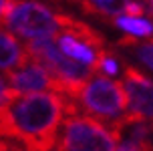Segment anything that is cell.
<instances>
[{
	"label": "cell",
	"instance_id": "obj_15",
	"mask_svg": "<svg viewBox=\"0 0 153 151\" xmlns=\"http://www.w3.org/2000/svg\"><path fill=\"white\" fill-rule=\"evenodd\" d=\"M0 151H28L24 145L16 143V141H10V139H2L0 137Z\"/></svg>",
	"mask_w": 153,
	"mask_h": 151
},
{
	"label": "cell",
	"instance_id": "obj_16",
	"mask_svg": "<svg viewBox=\"0 0 153 151\" xmlns=\"http://www.w3.org/2000/svg\"><path fill=\"white\" fill-rule=\"evenodd\" d=\"M117 151H143V145L137 143V141H131V139H125L119 143Z\"/></svg>",
	"mask_w": 153,
	"mask_h": 151
},
{
	"label": "cell",
	"instance_id": "obj_7",
	"mask_svg": "<svg viewBox=\"0 0 153 151\" xmlns=\"http://www.w3.org/2000/svg\"><path fill=\"white\" fill-rule=\"evenodd\" d=\"M8 81H10V89L16 97L48 93V91L59 93V85L54 81V77L46 71V67H42L34 59H28L20 68L8 73Z\"/></svg>",
	"mask_w": 153,
	"mask_h": 151
},
{
	"label": "cell",
	"instance_id": "obj_6",
	"mask_svg": "<svg viewBox=\"0 0 153 151\" xmlns=\"http://www.w3.org/2000/svg\"><path fill=\"white\" fill-rule=\"evenodd\" d=\"M121 85L127 97L129 121L153 123V81L135 68H127Z\"/></svg>",
	"mask_w": 153,
	"mask_h": 151
},
{
	"label": "cell",
	"instance_id": "obj_1",
	"mask_svg": "<svg viewBox=\"0 0 153 151\" xmlns=\"http://www.w3.org/2000/svg\"><path fill=\"white\" fill-rule=\"evenodd\" d=\"M67 115V97L56 91L16 97L0 115V137L28 151H54Z\"/></svg>",
	"mask_w": 153,
	"mask_h": 151
},
{
	"label": "cell",
	"instance_id": "obj_2",
	"mask_svg": "<svg viewBox=\"0 0 153 151\" xmlns=\"http://www.w3.org/2000/svg\"><path fill=\"white\" fill-rule=\"evenodd\" d=\"M75 103L79 111L83 109L89 117L103 121L111 127H113V123H117V127L121 129L123 123L129 121L127 97H125L123 85L115 83L113 79L105 75H93L83 85V89L79 91Z\"/></svg>",
	"mask_w": 153,
	"mask_h": 151
},
{
	"label": "cell",
	"instance_id": "obj_5",
	"mask_svg": "<svg viewBox=\"0 0 153 151\" xmlns=\"http://www.w3.org/2000/svg\"><path fill=\"white\" fill-rule=\"evenodd\" d=\"M2 22L12 34L28 42L53 38L62 32V14H56L40 2H10Z\"/></svg>",
	"mask_w": 153,
	"mask_h": 151
},
{
	"label": "cell",
	"instance_id": "obj_10",
	"mask_svg": "<svg viewBox=\"0 0 153 151\" xmlns=\"http://www.w3.org/2000/svg\"><path fill=\"white\" fill-rule=\"evenodd\" d=\"M87 10H93L97 14L105 16H121L125 12V2H107V0H97V2H85Z\"/></svg>",
	"mask_w": 153,
	"mask_h": 151
},
{
	"label": "cell",
	"instance_id": "obj_3",
	"mask_svg": "<svg viewBox=\"0 0 153 151\" xmlns=\"http://www.w3.org/2000/svg\"><path fill=\"white\" fill-rule=\"evenodd\" d=\"M119 127H111L89 115H67L56 139V151H117Z\"/></svg>",
	"mask_w": 153,
	"mask_h": 151
},
{
	"label": "cell",
	"instance_id": "obj_14",
	"mask_svg": "<svg viewBox=\"0 0 153 151\" xmlns=\"http://www.w3.org/2000/svg\"><path fill=\"white\" fill-rule=\"evenodd\" d=\"M145 12V6L143 4H137V2H125V12L123 14L127 16H143Z\"/></svg>",
	"mask_w": 153,
	"mask_h": 151
},
{
	"label": "cell",
	"instance_id": "obj_13",
	"mask_svg": "<svg viewBox=\"0 0 153 151\" xmlns=\"http://www.w3.org/2000/svg\"><path fill=\"white\" fill-rule=\"evenodd\" d=\"M137 57H139V60H141L147 68H151V71H153V40H149V42H145V45L137 46Z\"/></svg>",
	"mask_w": 153,
	"mask_h": 151
},
{
	"label": "cell",
	"instance_id": "obj_8",
	"mask_svg": "<svg viewBox=\"0 0 153 151\" xmlns=\"http://www.w3.org/2000/svg\"><path fill=\"white\" fill-rule=\"evenodd\" d=\"M28 59L30 57H28L26 46L16 38V34H12L2 24L0 26V71L12 73V71L22 67Z\"/></svg>",
	"mask_w": 153,
	"mask_h": 151
},
{
	"label": "cell",
	"instance_id": "obj_11",
	"mask_svg": "<svg viewBox=\"0 0 153 151\" xmlns=\"http://www.w3.org/2000/svg\"><path fill=\"white\" fill-rule=\"evenodd\" d=\"M16 99V95L10 89V81H8V75L0 71V115L6 111L10 103Z\"/></svg>",
	"mask_w": 153,
	"mask_h": 151
},
{
	"label": "cell",
	"instance_id": "obj_9",
	"mask_svg": "<svg viewBox=\"0 0 153 151\" xmlns=\"http://www.w3.org/2000/svg\"><path fill=\"white\" fill-rule=\"evenodd\" d=\"M117 28H121L125 34L129 36H137V38H145L153 34V20L147 16H127L121 14L115 18Z\"/></svg>",
	"mask_w": 153,
	"mask_h": 151
},
{
	"label": "cell",
	"instance_id": "obj_4",
	"mask_svg": "<svg viewBox=\"0 0 153 151\" xmlns=\"http://www.w3.org/2000/svg\"><path fill=\"white\" fill-rule=\"evenodd\" d=\"M28 57L38 60L46 71L54 77V81L59 85V93L67 97L75 99L79 91L83 89V85L91 79V68L85 65L69 59L62 53L54 38H42V40H30L26 42Z\"/></svg>",
	"mask_w": 153,
	"mask_h": 151
},
{
	"label": "cell",
	"instance_id": "obj_12",
	"mask_svg": "<svg viewBox=\"0 0 153 151\" xmlns=\"http://www.w3.org/2000/svg\"><path fill=\"white\" fill-rule=\"evenodd\" d=\"M97 68L101 71V75L105 77H115L117 73H119V62L111 57V54H105L101 53V59H99V65H97Z\"/></svg>",
	"mask_w": 153,
	"mask_h": 151
},
{
	"label": "cell",
	"instance_id": "obj_17",
	"mask_svg": "<svg viewBox=\"0 0 153 151\" xmlns=\"http://www.w3.org/2000/svg\"><path fill=\"white\" fill-rule=\"evenodd\" d=\"M8 6H10V2H2V0H0V18H2V20H4V16H6Z\"/></svg>",
	"mask_w": 153,
	"mask_h": 151
}]
</instances>
